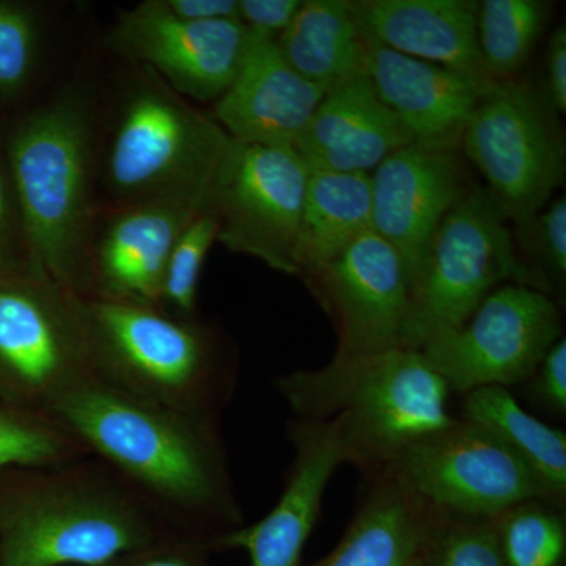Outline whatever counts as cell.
Listing matches in <instances>:
<instances>
[{"instance_id": "obj_23", "label": "cell", "mask_w": 566, "mask_h": 566, "mask_svg": "<svg viewBox=\"0 0 566 566\" xmlns=\"http://www.w3.org/2000/svg\"><path fill=\"white\" fill-rule=\"evenodd\" d=\"M370 230V175L312 170L296 249L297 277H311Z\"/></svg>"}, {"instance_id": "obj_17", "label": "cell", "mask_w": 566, "mask_h": 566, "mask_svg": "<svg viewBox=\"0 0 566 566\" xmlns=\"http://www.w3.org/2000/svg\"><path fill=\"white\" fill-rule=\"evenodd\" d=\"M364 36V35H363ZM364 71L417 147L458 151L476 104L495 84L387 50L364 36Z\"/></svg>"}, {"instance_id": "obj_5", "label": "cell", "mask_w": 566, "mask_h": 566, "mask_svg": "<svg viewBox=\"0 0 566 566\" xmlns=\"http://www.w3.org/2000/svg\"><path fill=\"white\" fill-rule=\"evenodd\" d=\"M275 387L297 420H333L348 463L371 475L457 422L449 411V385L417 349L293 371Z\"/></svg>"}, {"instance_id": "obj_38", "label": "cell", "mask_w": 566, "mask_h": 566, "mask_svg": "<svg viewBox=\"0 0 566 566\" xmlns=\"http://www.w3.org/2000/svg\"><path fill=\"white\" fill-rule=\"evenodd\" d=\"M174 17L192 22L240 21L238 0H161Z\"/></svg>"}, {"instance_id": "obj_20", "label": "cell", "mask_w": 566, "mask_h": 566, "mask_svg": "<svg viewBox=\"0 0 566 566\" xmlns=\"http://www.w3.org/2000/svg\"><path fill=\"white\" fill-rule=\"evenodd\" d=\"M408 145V129L364 71L324 93L293 150L311 172L370 175Z\"/></svg>"}, {"instance_id": "obj_37", "label": "cell", "mask_w": 566, "mask_h": 566, "mask_svg": "<svg viewBox=\"0 0 566 566\" xmlns=\"http://www.w3.org/2000/svg\"><path fill=\"white\" fill-rule=\"evenodd\" d=\"M547 102L557 114L566 112V32L557 29L546 52V92Z\"/></svg>"}, {"instance_id": "obj_1", "label": "cell", "mask_w": 566, "mask_h": 566, "mask_svg": "<svg viewBox=\"0 0 566 566\" xmlns=\"http://www.w3.org/2000/svg\"><path fill=\"white\" fill-rule=\"evenodd\" d=\"M51 422L132 488L170 531L211 545L244 524L219 423L167 411L95 376Z\"/></svg>"}, {"instance_id": "obj_6", "label": "cell", "mask_w": 566, "mask_h": 566, "mask_svg": "<svg viewBox=\"0 0 566 566\" xmlns=\"http://www.w3.org/2000/svg\"><path fill=\"white\" fill-rule=\"evenodd\" d=\"M230 140L150 74L122 104L107 140L102 174L112 208L180 200L203 210Z\"/></svg>"}, {"instance_id": "obj_36", "label": "cell", "mask_w": 566, "mask_h": 566, "mask_svg": "<svg viewBox=\"0 0 566 566\" xmlns=\"http://www.w3.org/2000/svg\"><path fill=\"white\" fill-rule=\"evenodd\" d=\"M300 6V0H238V20L251 32L279 36L289 28Z\"/></svg>"}, {"instance_id": "obj_22", "label": "cell", "mask_w": 566, "mask_h": 566, "mask_svg": "<svg viewBox=\"0 0 566 566\" xmlns=\"http://www.w3.org/2000/svg\"><path fill=\"white\" fill-rule=\"evenodd\" d=\"M439 513L392 472H378L338 545L312 566H408L422 554Z\"/></svg>"}, {"instance_id": "obj_8", "label": "cell", "mask_w": 566, "mask_h": 566, "mask_svg": "<svg viewBox=\"0 0 566 566\" xmlns=\"http://www.w3.org/2000/svg\"><path fill=\"white\" fill-rule=\"evenodd\" d=\"M91 378L80 296L33 270L0 275V401L50 419Z\"/></svg>"}, {"instance_id": "obj_12", "label": "cell", "mask_w": 566, "mask_h": 566, "mask_svg": "<svg viewBox=\"0 0 566 566\" xmlns=\"http://www.w3.org/2000/svg\"><path fill=\"white\" fill-rule=\"evenodd\" d=\"M557 304L542 290L505 283L488 294L457 329L422 349L450 390L521 385L560 340Z\"/></svg>"}, {"instance_id": "obj_39", "label": "cell", "mask_w": 566, "mask_h": 566, "mask_svg": "<svg viewBox=\"0 0 566 566\" xmlns=\"http://www.w3.org/2000/svg\"><path fill=\"white\" fill-rule=\"evenodd\" d=\"M408 566H424L422 554H420L419 557H416L415 560H412Z\"/></svg>"}, {"instance_id": "obj_21", "label": "cell", "mask_w": 566, "mask_h": 566, "mask_svg": "<svg viewBox=\"0 0 566 566\" xmlns=\"http://www.w3.org/2000/svg\"><path fill=\"white\" fill-rule=\"evenodd\" d=\"M352 13L364 36L387 50L494 82L479 39V2L471 0H356Z\"/></svg>"}, {"instance_id": "obj_27", "label": "cell", "mask_w": 566, "mask_h": 566, "mask_svg": "<svg viewBox=\"0 0 566 566\" xmlns=\"http://www.w3.org/2000/svg\"><path fill=\"white\" fill-rule=\"evenodd\" d=\"M493 521L502 566H565L566 524L560 506L523 502Z\"/></svg>"}, {"instance_id": "obj_9", "label": "cell", "mask_w": 566, "mask_h": 566, "mask_svg": "<svg viewBox=\"0 0 566 566\" xmlns=\"http://www.w3.org/2000/svg\"><path fill=\"white\" fill-rule=\"evenodd\" d=\"M557 112L526 81H497L476 104L461 148L486 178L506 221L526 226L564 182L565 142Z\"/></svg>"}, {"instance_id": "obj_28", "label": "cell", "mask_w": 566, "mask_h": 566, "mask_svg": "<svg viewBox=\"0 0 566 566\" xmlns=\"http://www.w3.org/2000/svg\"><path fill=\"white\" fill-rule=\"evenodd\" d=\"M85 457L59 424L0 401V471L70 463Z\"/></svg>"}, {"instance_id": "obj_19", "label": "cell", "mask_w": 566, "mask_h": 566, "mask_svg": "<svg viewBox=\"0 0 566 566\" xmlns=\"http://www.w3.org/2000/svg\"><path fill=\"white\" fill-rule=\"evenodd\" d=\"M324 93L286 62L277 36L251 32L243 63L212 118L240 144L293 148Z\"/></svg>"}, {"instance_id": "obj_32", "label": "cell", "mask_w": 566, "mask_h": 566, "mask_svg": "<svg viewBox=\"0 0 566 566\" xmlns=\"http://www.w3.org/2000/svg\"><path fill=\"white\" fill-rule=\"evenodd\" d=\"M521 229L532 232L535 253L557 285L566 279V199L557 197Z\"/></svg>"}, {"instance_id": "obj_2", "label": "cell", "mask_w": 566, "mask_h": 566, "mask_svg": "<svg viewBox=\"0 0 566 566\" xmlns=\"http://www.w3.org/2000/svg\"><path fill=\"white\" fill-rule=\"evenodd\" d=\"M170 535L95 458L0 471V566H106Z\"/></svg>"}, {"instance_id": "obj_24", "label": "cell", "mask_w": 566, "mask_h": 566, "mask_svg": "<svg viewBox=\"0 0 566 566\" xmlns=\"http://www.w3.org/2000/svg\"><path fill=\"white\" fill-rule=\"evenodd\" d=\"M283 57L327 92L364 73V36L345 0H305L277 36Z\"/></svg>"}, {"instance_id": "obj_25", "label": "cell", "mask_w": 566, "mask_h": 566, "mask_svg": "<svg viewBox=\"0 0 566 566\" xmlns=\"http://www.w3.org/2000/svg\"><path fill=\"white\" fill-rule=\"evenodd\" d=\"M464 419L483 424L502 439L534 472L551 504L566 497V436L524 411L505 387L465 394Z\"/></svg>"}, {"instance_id": "obj_13", "label": "cell", "mask_w": 566, "mask_h": 566, "mask_svg": "<svg viewBox=\"0 0 566 566\" xmlns=\"http://www.w3.org/2000/svg\"><path fill=\"white\" fill-rule=\"evenodd\" d=\"M337 331L329 365L403 348L411 281L401 256L374 230L305 279Z\"/></svg>"}, {"instance_id": "obj_33", "label": "cell", "mask_w": 566, "mask_h": 566, "mask_svg": "<svg viewBox=\"0 0 566 566\" xmlns=\"http://www.w3.org/2000/svg\"><path fill=\"white\" fill-rule=\"evenodd\" d=\"M207 543L188 536L170 535L137 547L106 566H214Z\"/></svg>"}, {"instance_id": "obj_34", "label": "cell", "mask_w": 566, "mask_h": 566, "mask_svg": "<svg viewBox=\"0 0 566 566\" xmlns=\"http://www.w3.org/2000/svg\"><path fill=\"white\" fill-rule=\"evenodd\" d=\"M33 270L7 164L0 161V275ZM35 271V270H33Z\"/></svg>"}, {"instance_id": "obj_26", "label": "cell", "mask_w": 566, "mask_h": 566, "mask_svg": "<svg viewBox=\"0 0 566 566\" xmlns=\"http://www.w3.org/2000/svg\"><path fill=\"white\" fill-rule=\"evenodd\" d=\"M547 6L538 0H485L479 3L480 54L495 81L515 80L545 31Z\"/></svg>"}, {"instance_id": "obj_31", "label": "cell", "mask_w": 566, "mask_h": 566, "mask_svg": "<svg viewBox=\"0 0 566 566\" xmlns=\"http://www.w3.org/2000/svg\"><path fill=\"white\" fill-rule=\"evenodd\" d=\"M39 32L32 9L0 0V98H14L31 81L39 55Z\"/></svg>"}, {"instance_id": "obj_16", "label": "cell", "mask_w": 566, "mask_h": 566, "mask_svg": "<svg viewBox=\"0 0 566 566\" xmlns=\"http://www.w3.org/2000/svg\"><path fill=\"white\" fill-rule=\"evenodd\" d=\"M371 229L392 245L412 282L446 216L468 192L458 151L408 145L370 174Z\"/></svg>"}, {"instance_id": "obj_14", "label": "cell", "mask_w": 566, "mask_h": 566, "mask_svg": "<svg viewBox=\"0 0 566 566\" xmlns=\"http://www.w3.org/2000/svg\"><path fill=\"white\" fill-rule=\"evenodd\" d=\"M249 39L240 21H185L161 0H145L120 13L106 44L181 98L208 103L218 102L237 77Z\"/></svg>"}, {"instance_id": "obj_29", "label": "cell", "mask_w": 566, "mask_h": 566, "mask_svg": "<svg viewBox=\"0 0 566 566\" xmlns=\"http://www.w3.org/2000/svg\"><path fill=\"white\" fill-rule=\"evenodd\" d=\"M219 226L207 208L197 212L175 241L164 273L161 305L175 315L196 316L200 274Z\"/></svg>"}, {"instance_id": "obj_35", "label": "cell", "mask_w": 566, "mask_h": 566, "mask_svg": "<svg viewBox=\"0 0 566 566\" xmlns=\"http://www.w3.org/2000/svg\"><path fill=\"white\" fill-rule=\"evenodd\" d=\"M534 397L557 415L566 412V342L551 346L534 376Z\"/></svg>"}, {"instance_id": "obj_3", "label": "cell", "mask_w": 566, "mask_h": 566, "mask_svg": "<svg viewBox=\"0 0 566 566\" xmlns=\"http://www.w3.org/2000/svg\"><path fill=\"white\" fill-rule=\"evenodd\" d=\"M6 164L31 266L66 292L88 296L99 218L95 133L84 99L62 96L22 118Z\"/></svg>"}, {"instance_id": "obj_4", "label": "cell", "mask_w": 566, "mask_h": 566, "mask_svg": "<svg viewBox=\"0 0 566 566\" xmlns=\"http://www.w3.org/2000/svg\"><path fill=\"white\" fill-rule=\"evenodd\" d=\"M93 376L137 400L219 423L237 367L212 327L161 305L80 296Z\"/></svg>"}, {"instance_id": "obj_18", "label": "cell", "mask_w": 566, "mask_h": 566, "mask_svg": "<svg viewBox=\"0 0 566 566\" xmlns=\"http://www.w3.org/2000/svg\"><path fill=\"white\" fill-rule=\"evenodd\" d=\"M199 211L180 200L111 208L93 238L88 296L159 305L175 241Z\"/></svg>"}, {"instance_id": "obj_30", "label": "cell", "mask_w": 566, "mask_h": 566, "mask_svg": "<svg viewBox=\"0 0 566 566\" xmlns=\"http://www.w3.org/2000/svg\"><path fill=\"white\" fill-rule=\"evenodd\" d=\"M422 558L424 566H502L493 517L439 513Z\"/></svg>"}, {"instance_id": "obj_11", "label": "cell", "mask_w": 566, "mask_h": 566, "mask_svg": "<svg viewBox=\"0 0 566 566\" xmlns=\"http://www.w3.org/2000/svg\"><path fill=\"white\" fill-rule=\"evenodd\" d=\"M382 471L447 515L495 517L523 502H549L531 468L493 431L468 419L409 447Z\"/></svg>"}, {"instance_id": "obj_10", "label": "cell", "mask_w": 566, "mask_h": 566, "mask_svg": "<svg viewBox=\"0 0 566 566\" xmlns=\"http://www.w3.org/2000/svg\"><path fill=\"white\" fill-rule=\"evenodd\" d=\"M308 174L293 148L230 140L205 207L218 221V243L297 275Z\"/></svg>"}, {"instance_id": "obj_15", "label": "cell", "mask_w": 566, "mask_h": 566, "mask_svg": "<svg viewBox=\"0 0 566 566\" xmlns=\"http://www.w3.org/2000/svg\"><path fill=\"white\" fill-rule=\"evenodd\" d=\"M294 458L277 504L251 526H240L214 539L212 553L245 551L251 566H301L326 488L348 455L333 420L290 424Z\"/></svg>"}, {"instance_id": "obj_7", "label": "cell", "mask_w": 566, "mask_h": 566, "mask_svg": "<svg viewBox=\"0 0 566 566\" xmlns=\"http://www.w3.org/2000/svg\"><path fill=\"white\" fill-rule=\"evenodd\" d=\"M505 283L542 290L517 256L506 219L486 189H468L439 226L411 282L403 348L422 352L457 329Z\"/></svg>"}]
</instances>
